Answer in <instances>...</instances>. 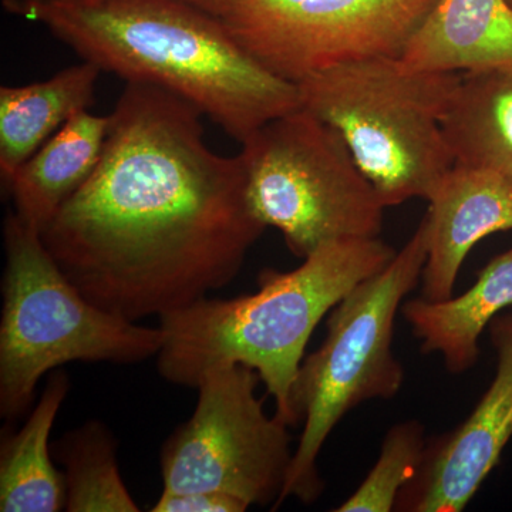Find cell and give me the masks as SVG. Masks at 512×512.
Returning a JSON list of instances; mask_svg holds the SVG:
<instances>
[{"instance_id":"obj_1","label":"cell","mask_w":512,"mask_h":512,"mask_svg":"<svg viewBox=\"0 0 512 512\" xmlns=\"http://www.w3.org/2000/svg\"><path fill=\"white\" fill-rule=\"evenodd\" d=\"M201 110L127 83L99 164L43 229L76 288L133 322L183 309L237 278L266 229L241 156L208 147Z\"/></svg>"},{"instance_id":"obj_2","label":"cell","mask_w":512,"mask_h":512,"mask_svg":"<svg viewBox=\"0 0 512 512\" xmlns=\"http://www.w3.org/2000/svg\"><path fill=\"white\" fill-rule=\"evenodd\" d=\"M2 6L42 25L101 72L190 101L239 143L301 107L296 84L256 62L220 18L183 0H2Z\"/></svg>"},{"instance_id":"obj_3","label":"cell","mask_w":512,"mask_h":512,"mask_svg":"<svg viewBox=\"0 0 512 512\" xmlns=\"http://www.w3.org/2000/svg\"><path fill=\"white\" fill-rule=\"evenodd\" d=\"M397 252L377 238L329 242L291 272L265 269L259 291L232 299H198L160 316L163 348L158 373L195 387L215 366L254 369L274 397L276 416L298 426L292 392L313 330L357 285L392 262Z\"/></svg>"},{"instance_id":"obj_4","label":"cell","mask_w":512,"mask_h":512,"mask_svg":"<svg viewBox=\"0 0 512 512\" xmlns=\"http://www.w3.org/2000/svg\"><path fill=\"white\" fill-rule=\"evenodd\" d=\"M0 416H23L37 383L70 362L133 365L163 348L148 328L94 305L67 278L37 229L10 211L3 225Z\"/></svg>"},{"instance_id":"obj_5","label":"cell","mask_w":512,"mask_h":512,"mask_svg":"<svg viewBox=\"0 0 512 512\" xmlns=\"http://www.w3.org/2000/svg\"><path fill=\"white\" fill-rule=\"evenodd\" d=\"M460 73L373 57L330 67L296 83L301 107L336 128L386 208L429 201L453 158L441 120Z\"/></svg>"},{"instance_id":"obj_6","label":"cell","mask_w":512,"mask_h":512,"mask_svg":"<svg viewBox=\"0 0 512 512\" xmlns=\"http://www.w3.org/2000/svg\"><path fill=\"white\" fill-rule=\"evenodd\" d=\"M427 248L424 215L392 262L330 311L326 338L303 360L293 386V412L303 430L274 510L288 498L305 504L318 500L325 488L318 458L336 424L359 404L393 399L402 389L404 369L393 353L394 319L421 281Z\"/></svg>"},{"instance_id":"obj_7","label":"cell","mask_w":512,"mask_h":512,"mask_svg":"<svg viewBox=\"0 0 512 512\" xmlns=\"http://www.w3.org/2000/svg\"><path fill=\"white\" fill-rule=\"evenodd\" d=\"M241 146L252 210L265 227L282 232L293 255L379 237L386 210L379 192L342 134L311 111L282 114Z\"/></svg>"},{"instance_id":"obj_8","label":"cell","mask_w":512,"mask_h":512,"mask_svg":"<svg viewBox=\"0 0 512 512\" xmlns=\"http://www.w3.org/2000/svg\"><path fill=\"white\" fill-rule=\"evenodd\" d=\"M258 373L228 363L198 383L194 413L161 450L164 493H222L252 505L278 503L293 451L288 424L256 396Z\"/></svg>"},{"instance_id":"obj_9","label":"cell","mask_w":512,"mask_h":512,"mask_svg":"<svg viewBox=\"0 0 512 512\" xmlns=\"http://www.w3.org/2000/svg\"><path fill=\"white\" fill-rule=\"evenodd\" d=\"M437 0H232L239 46L293 84L339 64L402 57Z\"/></svg>"},{"instance_id":"obj_10","label":"cell","mask_w":512,"mask_h":512,"mask_svg":"<svg viewBox=\"0 0 512 512\" xmlns=\"http://www.w3.org/2000/svg\"><path fill=\"white\" fill-rule=\"evenodd\" d=\"M497 373L474 412L458 429L427 444L416 476L396 510L460 512L500 461L512 437V315L491 322Z\"/></svg>"},{"instance_id":"obj_11","label":"cell","mask_w":512,"mask_h":512,"mask_svg":"<svg viewBox=\"0 0 512 512\" xmlns=\"http://www.w3.org/2000/svg\"><path fill=\"white\" fill-rule=\"evenodd\" d=\"M423 298H451L458 272L481 239L512 229V183L491 171L453 165L429 198Z\"/></svg>"},{"instance_id":"obj_12","label":"cell","mask_w":512,"mask_h":512,"mask_svg":"<svg viewBox=\"0 0 512 512\" xmlns=\"http://www.w3.org/2000/svg\"><path fill=\"white\" fill-rule=\"evenodd\" d=\"M400 60L426 72L512 70L507 0H437Z\"/></svg>"},{"instance_id":"obj_13","label":"cell","mask_w":512,"mask_h":512,"mask_svg":"<svg viewBox=\"0 0 512 512\" xmlns=\"http://www.w3.org/2000/svg\"><path fill=\"white\" fill-rule=\"evenodd\" d=\"M109 126L110 114L82 111L20 165L6 188L20 220L42 234L99 164Z\"/></svg>"},{"instance_id":"obj_14","label":"cell","mask_w":512,"mask_h":512,"mask_svg":"<svg viewBox=\"0 0 512 512\" xmlns=\"http://www.w3.org/2000/svg\"><path fill=\"white\" fill-rule=\"evenodd\" d=\"M512 305V248L495 256L463 295L446 301L403 302L400 312L420 340L421 352L440 353L448 372L466 373L476 365L483 330Z\"/></svg>"},{"instance_id":"obj_15","label":"cell","mask_w":512,"mask_h":512,"mask_svg":"<svg viewBox=\"0 0 512 512\" xmlns=\"http://www.w3.org/2000/svg\"><path fill=\"white\" fill-rule=\"evenodd\" d=\"M101 70L83 62L50 79L0 89V180L8 188L32 154L74 116L89 110Z\"/></svg>"},{"instance_id":"obj_16","label":"cell","mask_w":512,"mask_h":512,"mask_svg":"<svg viewBox=\"0 0 512 512\" xmlns=\"http://www.w3.org/2000/svg\"><path fill=\"white\" fill-rule=\"evenodd\" d=\"M441 131L454 165L512 183V70L464 73Z\"/></svg>"},{"instance_id":"obj_17","label":"cell","mask_w":512,"mask_h":512,"mask_svg":"<svg viewBox=\"0 0 512 512\" xmlns=\"http://www.w3.org/2000/svg\"><path fill=\"white\" fill-rule=\"evenodd\" d=\"M69 389L66 373H53L25 426L18 433L3 437L0 448V511L66 510V485L63 473L53 466L50 433Z\"/></svg>"},{"instance_id":"obj_18","label":"cell","mask_w":512,"mask_h":512,"mask_svg":"<svg viewBox=\"0 0 512 512\" xmlns=\"http://www.w3.org/2000/svg\"><path fill=\"white\" fill-rule=\"evenodd\" d=\"M63 464L69 512H137L136 501L121 478L117 440L109 427L92 420L52 444Z\"/></svg>"},{"instance_id":"obj_19","label":"cell","mask_w":512,"mask_h":512,"mask_svg":"<svg viewBox=\"0 0 512 512\" xmlns=\"http://www.w3.org/2000/svg\"><path fill=\"white\" fill-rule=\"evenodd\" d=\"M424 427L419 421L396 424L384 437L382 451L359 488L333 511L389 512L396 510L397 498L417 471L426 453Z\"/></svg>"},{"instance_id":"obj_20","label":"cell","mask_w":512,"mask_h":512,"mask_svg":"<svg viewBox=\"0 0 512 512\" xmlns=\"http://www.w3.org/2000/svg\"><path fill=\"white\" fill-rule=\"evenodd\" d=\"M249 505L222 493H161L153 512H244Z\"/></svg>"},{"instance_id":"obj_21","label":"cell","mask_w":512,"mask_h":512,"mask_svg":"<svg viewBox=\"0 0 512 512\" xmlns=\"http://www.w3.org/2000/svg\"><path fill=\"white\" fill-rule=\"evenodd\" d=\"M183 2L221 19L227 13L232 0H183Z\"/></svg>"},{"instance_id":"obj_22","label":"cell","mask_w":512,"mask_h":512,"mask_svg":"<svg viewBox=\"0 0 512 512\" xmlns=\"http://www.w3.org/2000/svg\"><path fill=\"white\" fill-rule=\"evenodd\" d=\"M507 2H508V5H510L512 8V0H507Z\"/></svg>"}]
</instances>
